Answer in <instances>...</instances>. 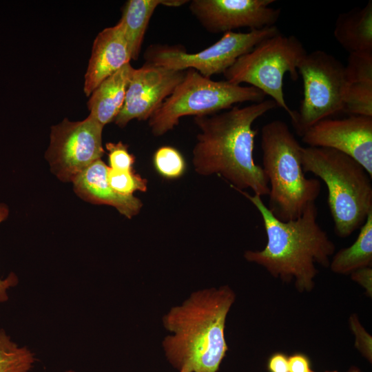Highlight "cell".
I'll list each match as a JSON object with an SVG mask.
<instances>
[{
  "label": "cell",
  "instance_id": "cell-2",
  "mask_svg": "<svg viewBox=\"0 0 372 372\" xmlns=\"http://www.w3.org/2000/svg\"><path fill=\"white\" fill-rule=\"evenodd\" d=\"M236 299L227 285L194 291L163 317L171 333L162 346L171 365L180 371L216 372L228 347L225 337L227 316Z\"/></svg>",
  "mask_w": 372,
  "mask_h": 372
},
{
  "label": "cell",
  "instance_id": "cell-9",
  "mask_svg": "<svg viewBox=\"0 0 372 372\" xmlns=\"http://www.w3.org/2000/svg\"><path fill=\"white\" fill-rule=\"evenodd\" d=\"M279 32L276 25L247 32H227L213 45L195 53L176 45H152L145 50L144 58L147 64L174 70L192 69L211 78L224 74L240 56Z\"/></svg>",
  "mask_w": 372,
  "mask_h": 372
},
{
  "label": "cell",
  "instance_id": "cell-6",
  "mask_svg": "<svg viewBox=\"0 0 372 372\" xmlns=\"http://www.w3.org/2000/svg\"><path fill=\"white\" fill-rule=\"evenodd\" d=\"M265 94L257 88L225 81H214L189 69L173 92L150 116L149 125L154 136L174 129L185 116H205L230 109L244 102L258 103Z\"/></svg>",
  "mask_w": 372,
  "mask_h": 372
},
{
  "label": "cell",
  "instance_id": "cell-12",
  "mask_svg": "<svg viewBox=\"0 0 372 372\" xmlns=\"http://www.w3.org/2000/svg\"><path fill=\"white\" fill-rule=\"evenodd\" d=\"M185 71L147 63L134 68L115 123L123 127L133 119H149L181 82Z\"/></svg>",
  "mask_w": 372,
  "mask_h": 372
},
{
  "label": "cell",
  "instance_id": "cell-20",
  "mask_svg": "<svg viewBox=\"0 0 372 372\" xmlns=\"http://www.w3.org/2000/svg\"><path fill=\"white\" fill-rule=\"evenodd\" d=\"M36 361L26 347H19L0 329V372H28Z\"/></svg>",
  "mask_w": 372,
  "mask_h": 372
},
{
  "label": "cell",
  "instance_id": "cell-33",
  "mask_svg": "<svg viewBox=\"0 0 372 372\" xmlns=\"http://www.w3.org/2000/svg\"><path fill=\"white\" fill-rule=\"evenodd\" d=\"M64 372H75V371H73V370H67V371H64Z\"/></svg>",
  "mask_w": 372,
  "mask_h": 372
},
{
  "label": "cell",
  "instance_id": "cell-15",
  "mask_svg": "<svg viewBox=\"0 0 372 372\" xmlns=\"http://www.w3.org/2000/svg\"><path fill=\"white\" fill-rule=\"evenodd\" d=\"M109 167L99 159L80 172L73 180L74 192L83 200L115 207L128 218L136 215L143 203L137 198L117 193L107 180Z\"/></svg>",
  "mask_w": 372,
  "mask_h": 372
},
{
  "label": "cell",
  "instance_id": "cell-19",
  "mask_svg": "<svg viewBox=\"0 0 372 372\" xmlns=\"http://www.w3.org/2000/svg\"><path fill=\"white\" fill-rule=\"evenodd\" d=\"M372 264V211L360 227L359 234L349 247L339 250L330 261L331 270L339 274H349Z\"/></svg>",
  "mask_w": 372,
  "mask_h": 372
},
{
  "label": "cell",
  "instance_id": "cell-16",
  "mask_svg": "<svg viewBox=\"0 0 372 372\" xmlns=\"http://www.w3.org/2000/svg\"><path fill=\"white\" fill-rule=\"evenodd\" d=\"M134 68L130 63L102 81L87 102L90 116L103 126L115 120L121 111Z\"/></svg>",
  "mask_w": 372,
  "mask_h": 372
},
{
  "label": "cell",
  "instance_id": "cell-10",
  "mask_svg": "<svg viewBox=\"0 0 372 372\" xmlns=\"http://www.w3.org/2000/svg\"><path fill=\"white\" fill-rule=\"evenodd\" d=\"M103 127L91 116L72 122L65 118L52 127L46 159L52 172L63 181L72 180L87 166L101 159Z\"/></svg>",
  "mask_w": 372,
  "mask_h": 372
},
{
  "label": "cell",
  "instance_id": "cell-34",
  "mask_svg": "<svg viewBox=\"0 0 372 372\" xmlns=\"http://www.w3.org/2000/svg\"><path fill=\"white\" fill-rule=\"evenodd\" d=\"M310 372H315L313 371H311ZM327 372H337L336 371H327Z\"/></svg>",
  "mask_w": 372,
  "mask_h": 372
},
{
  "label": "cell",
  "instance_id": "cell-30",
  "mask_svg": "<svg viewBox=\"0 0 372 372\" xmlns=\"http://www.w3.org/2000/svg\"><path fill=\"white\" fill-rule=\"evenodd\" d=\"M267 368L269 372H289L288 358L282 353H276L269 358Z\"/></svg>",
  "mask_w": 372,
  "mask_h": 372
},
{
  "label": "cell",
  "instance_id": "cell-23",
  "mask_svg": "<svg viewBox=\"0 0 372 372\" xmlns=\"http://www.w3.org/2000/svg\"><path fill=\"white\" fill-rule=\"evenodd\" d=\"M344 68L347 84L372 83V52L349 53Z\"/></svg>",
  "mask_w": 372,
  "mask_h": 372
},
{
  "label": "cell",
  "instance_id": "cell-8",
  "mask_svg": "<svg viewBox=\"0 0 372 372\" xmlns=\"http://www.w3.org/2000/svg\"><path fill=\"white\" fill-rule=\"evenodd\" d=\"M298 70L302 80L303 98L299 110H293L290 118L302 136L318 121L342 112L347 81L344 65L323 50L307 52Z\"/></svg>",
  "mask_w": 372,
  "mask_h": 372
},
{
  "label": "cell",
  "instance_id": "cell-1",
  "mask_svg": "<svg viewBox=\"0 0 372 372\" xmlns=\"http://www.w3.org/2000/svg\"><path fill=\"white\" fill-rule=\"evenodd\" d=\"M276 107L273 100L267 99L211 116H196L194 121L200 130L193 150L196 171L202 175L220 174L237 191L249 188L254 194L267 196L268 179L254 158L257 131L252 125Z\"/></svg>",
  "mask_w": 372,
  "mask_h": 372
},
{
  "label": "cell",
  "instance_id": "cell-14",
  "mask_svg": "<svg viewBox=\"0 0 372 372\" xmlns=\"http://www.w3.org/2000/svg\"><path fill=\"white\" fill-rule=\"evenodd\" d=\"M132 60L123 27L118 21L96 37L85 74L84 92L89 96L105 79Z\"/></svg>",
  "mask_w": 372,
  "mask_h": 372
},
{
  "label": "cell",
  "instance_id": "cell-21",
  "mask_svg": "<svg viewBox=\"0 0 372 372\" xmlns=\"http://www.w3.org/2000/svg\"><path fill=\"white\" fill-rule=\"evenodd\" d=\"M342 112L349 115L372 117V83L347 84Z\"/></svg>",
  "mask_w": 372,
  "mask_h": 372
},
{
  "label": "cell",
  "instance_id": "cell-7",
  "mask_svg": "<svg viewBox=\"0 0 372 372\" xmlns=\"http://www.w3.org/2000/svg\"><path fill=\"white\" fill-rule=\"evenodd\" d=\"M307 52L296 37L280 32L240 56L223 74L230 83H247L269 96L291 117L293 110L285 99L283 79L289 74L293 81L298 79V68Z\"/></svg>",
  "mask_w": 372,
  "mask_h": 372
},
{
  "label": "cell",
  "instance_id": "cell-13",
  "mask_svg": "<svg viewBox=\"0 0 372 372\" xmlns=\"http://www.w3.org/2000/svg\"><path fill=\"white\" fill-rule=\"evenodd\" d=\"M301 137L309 147L329 148L348 155L372 176V117L349 115L325 118L309 127Z\"/></svg>",
  "mask_w": 372,
  "mask_h": 372
},
{
  "label": "cell",
  "instance_id": "cell-22",
  "mask_svg": "<svg viewBox=\"0 0 372 372\" xmlns=\"http://www.w3.org/2000/svg\"><path fill=\"white\" fill-rule=\"evenodd\" d=\"M154 165L163 177L176 178L185 172V162L182 154L171 146H163L154 154Z\"/></svg>",
  "mask_w": 372,
  "mask_h": 372
},
{
  "label": "cell",
  "instance_id": "cell-28",
  "mask_svg": "<svg viewBox=\"0 0 372 372\" xmlns=\"http://www.w3.org/2000/svg\"><path fill=\"white\" fill-rule=\"evenodd\" d=\"M289 372H310V362L304 354L295 353L288 358Z\"/></svg>",
  "mask_w": 372,
  "mask_h": 372
},
{
  "label": "cell",
  "instance_id": "cell-27",
  "mask_svg": "<svg viewBox=\"0 0 372 372\" xmlns=\"http://www.w3.org/2000/svg\"><path fill=\"white\" fill-rule=\"evenodd\" d=\"M8 215V209L6 206L0 203V223L4 220ZM18 278L14 273H10L5 279L0 278V303L8 300V290L17 285Z\"/></svg>",
  "mask_w": 372,
  "mask_h": 372
},
{
  "label": "cell",
  "instance_id": "cell-24",
  "mask_svg": "<svg viewBox=\"0 0 372 372\" xmlns=\"http://www.w3.org/2000/svg\"><path fill=\"white\" fill-rule=\"evenodd\" d=\"M107 180L117 193L132 196L136 191L146 192L147 181L132 171H116L109 167Z\"/></svg>",
  "mask_w": 372,
  "mask_h": 372
},
{
  "label": "cell",
  "instance_id": "cell-29",
  "mask_svg": "<svg viewBox=\"0 0 372 372\" xmlns=\"http://www.w3.org/2000/svg\"><path fill=\"white\" fill-rule=\"evenodd\" d=\"M353 280L358 282L364 287L368 293V295L371 296V267H364L358 269L351 273Z\"/></svg>",
  "mask_w": 372,
  "mask_h": 372
},
{
  "label": "cell",
  "instance_id": "cell-25",
  "mask_svg": "<svg viewBox=\"0 0 372 372\" xmlns=\"http://www.w3.org/2000/svg\"><path fill=\"white\" fill-rule=\"evenodd\" d=\"M110 168L116 171H132L135 157L129 152L127 145L121 141L116 143H107Z\"/></svg>",
  "mask_w": 372,
  "mask_h": 372
},
{
  "label": "cell",
  "instance_id": "cell-3",
  "mask_svg": "<svg viewBox=\"0 0 372 372\" xmlns=\"http://www.w3.org/2000/svg\"><path fill=\"white\" fill-rule=\"evenodd\" d=\"M261 215L267 234L265 248L246 251L245 258L263 267L271 276L289 282L294 280L300 292L311 291L318 273L316 264L329 267L335 246L317 221L318 208L309 204L295 220L282 221L276 218L261 196L238 190Z\"/></svg>",
  "mask_w": 372,
  "mask_h": 372
},
{
  "label": "cell",
  "instance_id": "cell-4",
  "mask_svg": "<svg viewBox=\"0 0 372 372\" xmlns=\"http://www.w3.org/2000/svg\"><path fill=\"white\" fill-rule=\"evenodd\" d=\"M261 148L269 187L267 208L282 221L299 218L321 191L318 179L305 176L302 146L284 121L275 120L262 127Z\"/></svg>",
  "mask_w": 372,
  "mask_h": 372
},
{
  "label": "cell",
  "instance_id": "cell-18",
  "mask_svg": "<svg viewBox=\"0 0 372 372\" xmlns=\"http://www.w3.org/2000/svg\"><path fill=\"white\" fill-rule=\"evenodd\" d=\"M189 2L182 0H129L123 9L121 23L133 60H137L150 19L159 5L178 7Z\"/></svg>",
  "mask_w": 372,
  "mask_h": 372
},
{
  "label": "cell",
  "instance_id": "cell-26",
  "mask_svg": "<svg viewBox=\"0 0 372 372\" xmlns=\"http://www.w3.org/2000/svg\"><path fill=\"white\" fill-rule=\"evenodd\" d=\"M351 327L355 333L356 341L355 346L360 353L369 361L372 359L371 337L360 325L355 315H352L350 318Z\"/></svg>",
  "mask_w": 372,
  "mask_h": 372
},
{
  "label": "cell",
  "instance_id": "cell-32",
  "mask_svg": "<svg viewBox=\"0 0 372 372\" xmlns=\"http://www.w3.org/2000/svg\"><path fill=\"white\" fill-rule=\"evenodd\" d=\"M179 372H193V371H190V370H188V369H180V370L179 371Z\"/></svg>",
  "mask_w": 372,
  "mask_h": 372
},
{
  "label": "cell",
  "instance_id": "cell-17",
  "mask_svg": "<svg viewBox=\"0 0 372 372\" xmlns=\"http://www.w3.org/2000/svg\"><path fill=\"white\" fill-rule=\"evenodd\" d=\"M333 35L349 53L372 52V1L338 17Z\"/></svg>",
  "mask_w": 372,
  "mask_h": 372
},
{
  "label": "cell",
  "instance_id": "cell-11",
  "mask_svg": "<svg viewBox=\"0 0 372 372\" xmlns=\"http://www.w3.org/2000/svg\"><path fill=\"white\" fill-rule=\"evenodd\" d=\"M274 0H192L189 9L202 26L211 33L240 28L249 30L275 25L280 9L270 7Z\"/></svg>",
  "mask_w": 372,
  "mask_h": 372
},
{
  "label": "cell",
  "instance_id": "cell-31",
  "mask_svg": "<svg viewBox=\"0 0 372 372\" xmlns=\"http://www.w3.org/2000/svg\"><path fill=\"white\" fill-rule=\"evenodd\" d=\"M347 372H362L359 369L353 367L351 368Z\"/></svg>",
  "mask_w": 372,
  "mask_h": 372
},
{
  "label": "cell",
  "instance_id": "cell-5",
  "mask_svg": "<svg viewBox=\"0 0 372 372\" xmlns=\"http://www.w3.org/2000/svg\"><path fill=\"white\" fill-rule=\"evenodd\" d=\"M302 165L327 187L335 234L347 238L360 229L372 211V176L366 170L340 152L309 146L302 148Z\"/></svg>",
  "mask_w": 372,
  "mask_h": 372
}]
</instances>
